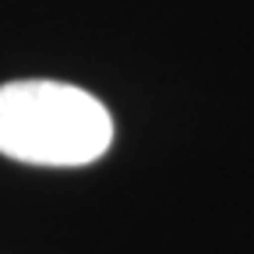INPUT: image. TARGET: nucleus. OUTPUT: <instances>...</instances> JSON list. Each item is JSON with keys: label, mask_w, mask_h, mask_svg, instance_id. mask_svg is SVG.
<instances>
[{"label": "nucleus", "mask_w": 254, "mask_h": 254, "mask_svg": "<svg viewBox=\"0 0 254 254\" xmlns=\"http://www.w3.org/2000/svg\"><path fill=\"white\" fill-rule=\"evenodd\" d=\"M113 145L110 110L64 81L0 85V152L32 166H85Z\"/></svg>", "instance_id": "nucleus-1"}]
</instances>
